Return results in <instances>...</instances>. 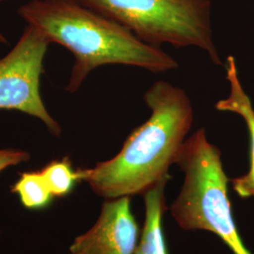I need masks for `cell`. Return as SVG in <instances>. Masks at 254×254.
<instances>
[{"label":"cell","instance_id":"obj_1","mask_svg":"<svg viewBox=\"0 0 254 254\" xmlns=\"http://www.w3.org/2000/svg\"><path fill=\"white\" fill-rule=\"evenodd\" d=\"M151 110L144 124L135 128L113 158L85 170L91 190L106 199L144 194L159 182L171 177L194 113L187 92L169 82L159 80L144 92Z\"/></svg>","mask_w":254,"mask_h":254},{"label":"cell","instance_id":"obj_2","mask_svg":"<svg viewBox=\"0 0 254 254\" xmlns=\"http://www.w3.org/2000/svg\"><path fill=\"white\" fill-rule=\"evenodd\" d=\"M18 13L29 26L42 32L49 43L66 47L74 57L66 91H78L96 68L122 64L166 73L178 63L159 46L140 41L127 27L81 5L77 0H31Z\"/></svg>","mask_w":254,"mask_h":254},{"label":"cell","instance_id":"obj_3","mask_svg":"<svg viewBox=\"0 0 254 254\" xmlns=\"http://www.w3.org/2000/svg\"><path fill=\"white\" fill-rule=\"evenodd\" d=\"M175 164L185 173L181 192L170 208L178 225L186 231L204 230L217 235L234 254H252L232 214L221 153L209 142L204 128L185 140Z\"/></svg>","mask_w":254,"mask_h":254},{"label":"cell","instance_id":"obj_4","mask_svg":"<svg viewBox=\"0 0 254 254\" xmlns=\"http://www.w3.org/2000/svg\"><path fill=\"white\" fill-rule=\"evenodd\" d=\"M151 46H194L222 66L213 38L212 0H77Z\"/></svg>","mask_w":254,"mask_h":254},{"label":"cell","instance_id":"obj_5","mask_svg":"<svg viewBox=\"0 0 254 254\" xmlns=\"http://www.w3.org/2000/svg\"><path fill=\"white\" fill-rule=\"evenodd\" d=\"M49 44L40 30L28 25L11 51L0 60V109L27 113L41 120L54 136H60L61 127L48 113L40 94Z\"/></svg>","mask_w":254,"mask_h":254},{"label":"cell","instance_id":"obj_6","mask_svg":"<svg viewBox=\"0 0 254 254\" xmlns=\"http://www.w3.org/2000/svg\"><path fill=\"white\" fill-rule=\"evenodd\" d=\"M138 242L139 228L130 197H121L103 204L98 220L74 239L70 254H135Z\"/></svg>","mask_w":254,"mask_h":254},{"label":"cell","instance_id":"obj_7","mask_svg":"<svg viewBox=\"0 0 254 254\" xmlns=\"http://www.w3.org/2000/svg\"><path fill=\"white\" fill-rule=\"evenodd\" d=\"M225 69L231 91L227 98L216 103L215 108L218 111L236 113L245 121L250 136V170L245 175L233 179L232 185L236 194L246 199L254 197V109L239 80L235 57H228Z\"/></svg>","mask_w":254,"mask_h":254},{"label":"cell","instance_id":"obj_8","mask_svg":"<svg viewBox=\"0 0 254 254\" xmlns=\"http://www.w3.org/2000/svg\"><path fill=\"white\" fill-rule=\"evenodd\" d=\"M168 177L143 194L145 222L135 254H168L164 239L162 218L166 209L164 190Z\"/></svg>","mask_w":254,"mask_h":254},{"label":"cell","instance_id":"obj_9","mask_svg":"<svg viewBox=\"0 0 254 254\" xmlns=\"http://www.w3.org/2000/svg\"><path fill=\"white\" fill-rule=\"evenodd\" d=\"M11 191L18 195L26 208L31 210L45 208L54 197L41 172L22 173Z\"/></svg>","mask_w":254,"mask_h":254},{"label":"cell","instance_id":"obj_10","mask_svg":"<svg viewBox=\"0 0 254 254\" xmlns=\"http://www.w3.org/2000/svg\"><path fill=\"white\" fill-rule=\"evenodd\" d=\"M41 173L54 197L70 194L76 183L85 179V170L74 171L68 157L50 162Z\"/></svg>","mask_w":254,"mask_h":254},{"label":"cell","instance_id":"obj_11","mask_svg":"<svg viewBox=\"0 0 254 254\" xmlns=\"http://www.w3.org/2000/svg\"><path fill=\"white\" fill-rule=\"evenodd\" d=\"M30 154L18 149H0V173L5 169L26 162Z\"/></svg>","mask_w":254,"mask_h":254},{"label":"cell","instance_id":"obj_12","mask_svg":"<svg viewBox=\"0 0 254 254\" xmlns=\"http://www.w3.org/2000/svg\"><path fill=\"white\" fill-rule=\"evenodd\" d=\"M0 43H2V44H6L7 43V39L3 36L1 33H0Z\"/></svg>","mask_w":254,"mask_h":254},{"label":"cell","instance_id":"obj_13","mask_svg":"<svg viewBox=\"0 0 254 254\" xmlns=\"http://www.w3.org/2000/svg\"><path fill=\"white\" fill-rule=\"evenodd\" d=\"M0 1H4V0H0Z\"/></svg>","mask_w":254,"mask_h":254}]
</instances>
